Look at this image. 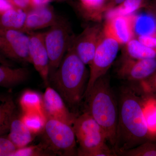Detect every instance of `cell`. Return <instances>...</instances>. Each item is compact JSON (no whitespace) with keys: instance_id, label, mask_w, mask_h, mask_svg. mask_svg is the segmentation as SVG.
<instances>
[{"instance_id":"obj_1","label":"cell","mask_w":156,"mask_h":156,"mask_svg":"<svg viewBox=\"0 0 156 156\" xmlns=\"http://www.w3.org/2000/svg\"><path fill=\"white\" fill-rule=\"evenodd\" d=\"M144 100L131 87L121 89L115 142L113 148L117 155L154 138L146 122Z\"/></svg>"},{"instance_id":"obj_2","label":"cell","mask_w":156,"mask_h":156,"mask_svg":"<svg viewBox=\"0 0 156 156\" xmlns=\"http://www.w3.org/2000/svg\"><path fill=\"white\" fill-rule=\"evenodd\" d=\"M86 66L76 53L72 40L58 69L49 78V83L70 108H76L84 97L89 78Z\"/></svg>"},{"instance_id":"obj_3","label":"cell","mask_w":156,"mask_h":156,"mask_svg":"<svg viewBox=\"0 0 156 156\" xmlns=\"http://www.w3.org/2000/svg\"><path fill=\"white\" fill-rule=\"evenodd\" d=\"M85 98L87 102L86 112L103 128L113 149L115 142L119 104L107 74L95 82Z\"/></svg>"},{"instance_id":"obj_4","label":"cell","mask_w":156,"mask_h":156,"mask_svg":"<svg viewBox=\"0 0 156 156\" xmlns=\"http://www.w3.org/2000/svg\"><path fill=\"white\" fill-rule=\"evenodd\" d=\"M72 127L79 145L77 155L117 156L114 150L107 145L104 130L89 113L86 112L76 117Z\"/></svg>"},{"instance_id":"obj_5","label":"cell","mask_w":156,"mask_h":156,"mask_svg":"<svg viewBox=\"0 0 156 156\" xmlns=\"http://www.w3.org/2000/svg\"><path fill=\"white\" fill-rule=\"evenodd\" d=\"M44 142L40 144L49 154L77 155L76 140L72 126L53 119H46L43 130Z\"/></svg>"},{"instance_id":"obj_6","label":"cell","mask_w":156,"mask_h":156,"mask_svg":"<svg viewBox=\"0 0 156 156\" xmlns=\"http://www.w3.org/2000/svg\"><path fill=\"white\" fill-rule=\"evenodd\" d=\"M73 39L68 20L57 16L55 22L44 33L45 44L49 58L50 76L58 69Z\"/></svg>"},{"instance_id":"obj_7","label":"cell","mask_w":156,"mask_h":156,"mask_svg":"<svg viewBox=\"0 0 156 156\" xmlns=\"http://www.w3.org/2000/svg\"><path fill=\"white\" fill-rule=\"evenodd\" d=\"M120 45L116 40L102 30L94 57L89 66V80L84 97L89 93L95 82L106 74L116 57Z\"/></svg>"},{"instance_id":"obj_8","label":"cell","mask_w":156,"mask_h":156,"mask_svg":"<svg viewBox=\"0 0 156 156\" xmlns=\"http://www.w3.org/2000/svg\"><path fill=\"white\" fill-rule=\"evenodd\" d=\"M28 35L20 31L0 29V51L7 58L30 63Z\"/></svg>"},{"instance_id":"obj_9","label":"cell","mask_w":156,"mask_h":156,"mask_svg":"<svg viewBox=\"0 0 156 156\" xmlns=\"http://www.w3.org/2000/svg\"><path fill=\"white\" fill-rule=\"evenodd\" d=\"M156 71V58L134 59L123 56L117 73L122 80L140 83Z\"/></svg>"},{"instance_id":"obj_10","label":"cell","mask_w":156,"mask_h":156,"mask_svg":"<svg viewBox=\"0 0 156 156\" xmlns=\"http://www.w3.org/2000/svg\"><path fill=\"white\" fill-rule=\"evenodd\" d=\"M29 53L30 63L44 81L45 85L49 86L50 66L49 56L44 42V33H29Z\"/></svg>"},{"instance_id":"obj_11","label":"cell","mask_w":156,"mask_h":156,"mask_svg":"<svg viewBox=\"0 0 156 156\" xmlns=\"http://www.w3.org/2000/svg\"><path fill=\"white\" fill-rule=\"evenodd\" d=\"M43 99V111L46 119L59 120L72 126L76 116L70 112L63 98L53 87L46 88Z\"/></svg>"},{"instance_id":"obj_12","label":"cell","mask_w":156,"mask_h":156,"mask_svg":"<svg viewBox=\"0 0 156 156\" xmlns=\"http://www.w3.org/2000/svg\"><path fill=\"white\" fill-rule=\"evenodd\" d=\"M102 30L103 27L100 24L90 26L79 36L73 39L76 53L86 65L89 66L92 62Z\"/></svg>"},{"instance_id":"obj_13","label":"cell","mask_w":156,"mask_h":156,"mask_svg":"<svg viewBox=\"0 0 156 156\" xmlns=\"http://www.w3.org/2000/svg\"><path fill=\"white\" fill-rule=\"evenodd\" d=\"M135 15H115L106 18L103 27L105 33L116 40L120 45L125 44L134 38Z\"/></svg>"},{"instance_id":"obj_14","label":"cell","mask_w":156,"mask_h":156,"mask_svg":"<svg viewBox=\"0 0 156 156\" xmlns=\"http://www.w3.org/2000/svg\"><path fill=\"white\" fill-rule=\"evenodd\" d=\"M57 16L51 7L47 5L27 11L24 26L20 31L29 33L50 27L56 21Z\"/></svg>"},{"instance_id":"obj_15","label":"cell","mask_w":156,"mask_h":156,"mask_svg":"<svg viewBox=\"0 0 156 156\" xmlns=\"http://www.w3.org/2000/svg\"><path fill=\"white\" fill-rule=\"evenodd\" d=\"M8 137L17 149L26 147L31 142L34 134L21 119H14L11 122Z\"/></svg>"},{"instance_id":"obj_16","label":"cell","mask_w":156,"mask_h":156,"mask_svg":"<svg viewBox=\"0 0 156 156\" xmlns=\"http://www.w3.org/2000/svg\"><path fill=\"white\" fill-rule=\"evenodd\" d=\"M29 75V71L26 68H12L7 66H0V87H15L25 82Z\"/></svg>"},{"instance_id":"obj_17","label":"cell","mask_w":156,"mask_h":156,"mask_svg":"<svg viewBox=\"0 0 156 156\" xmlns=\"http://www.w3.org/2000/svg\"><path fill=\"white\" fill-rule=\"evenodd\" d=\"M27 12L13 8L0 14V29L21 31L24 26Z\"/></svg>"},{"instance_id":"obj_18","label":"cell","mask_w":156,"mask_h":156,"mask_svg":"<svg viewBox=\"0 0 156 156\" xmlns=\"http://www.w3.org/2000/svg\"><path fill=\"white\" fill-rule=\"evenodd\" d=\"M15 108L11 96L0 95V136H4L9 132Z\"/></svg>"},{"instance_id":"obj_19","label":"cell","mask_w":156,"mask_h":156,"mask_svg":"<svg viewBox=\"0 0 156 156\" xmlns=\"http://www.w3.org/2000/svg\"><path fill=\"white\" fill-rule=\"evenodd\" d=\"M79 10L87 20L100 21L105 16V0H79Z\"/></svg>"},{"instance_id":"obj_20","label":"cell","mask_w":156,"mask_h":156,"mask_svg":"<svg viewBox=\"0 0 156 156\" xmlns=\"http://www.w3.org/2000/svg\"><path fill=\"white\" fill-rule=\"evenodd\" d=\"M125 57L134 59L156 58V49L147 47L133 38L126 44Z\"/></svg>"},{"instance_id":"obj_21","label":"cell","mask_w":156,"mask_h":156,"mask_svg":"<svg viewBox=\"0 0 156 156\" xmlns=\"http://www.w3.org/2000/svg\"><path fill=\"white\" fill-rule=\"evenodd\" d=\"M134 34L137 36L149 35L156 33V19L150 14H142L134 16Z\"/></svg>"},{"instance_id":"obj_22","label":"cell","mask_w":156,"mask_h":156,"mask_svg":"<svg viewBox=\"0 0 156 156\" xmlns=\"http://www.w3.org/2000/svg\"><path fill=\"white\" fill-rule=\"evenodd\" d=\"M20 107L23 113L28 112H43V99L37 92L27 90L20 97Z\"/></svg>"},{"instance_id":"obj_23","label":"cell","mask_w":156,"mask_h":156,"mask_svg":"<svg viewBox=\"0 0 156 156\" xmlns=\"http://www.w3.org/2000/svg\"><path fill=\"white\" fill-rule=\"evenodd\" d=\"M143 111L148 129L155 138L156 137V98L148 96L144 98Z\"/></svg>"},{"instance_id":"obj_24","label":"cell","mask_w":156,"mask_h":156,"mask_svg":"<svg viewBox=\"0 0 156 156\" xmlns=\"http://www.w3.org/2000/svg\"><path fill=\"white\" fill-rule=\"evenodd\" d=\"M21 119L34 134L43 131L46 119L43 112H32L23 113Z\"/></svg>"},{"instance_id":"obj_25","label":"cell","mask_w":156,"mask_h":156,"mask_svg":"<svg viewBox=\"0 0 156 156\" xmlns=\"http://www.w3.org/2000/svg\"><path fill=\"white\" fill-rule=\"evenodd\" d=\"M146 0H125L122 3L108 11L105 14V18L115 15H128L142 7Z\"/></svg>"},{"instance_id":"obj_26","label":"cell","mask_w":156,"mask_h":156,"mask_svg":"<svg viewBox=\"0 0 156 156\" xmlns=\"http://www.w3.org/2000/svg\"><path fill=\"white\" fill-rule=\"evenodd\" d=\"M120 155L127 156H156V142L147 140L136 147L122 152Z\"/></svg>"},{"instance_id":"obj_27","label":"cell","mask_w":156,"mask_h":156,"mask_svg":"<svg viewBox=\"0 0 156 156\" xmlns=\"http://www.w3.org/2000/svg\"><path fill=\"white\" fill-rule=\"evenodd\" d=\"M140 83L145 95L156 98V71L150 77Z\"/></svg>"},{"instance_id":"obj_28","label":"cell","mask_w":156,"mask_h":156,"mask_svg":"<svg viewBox=\"0 0 156 156\" xmlns=\"http://www.w3.org/2000/svg\"><path fill=\"white\" fill-rule=\"evenodd\" d=\"M17 149L9 137L0 136V156H14Z\"/></svg>"},{"instance_id":"obj_29","label":"cell","mask_w":156,"mask_h":156,"mask_svg":"<svg viewBox=\"0 0 156 156\" xmlns=\"http://www.w3.org/2000/svg\"><path fill=\"white\" fill-rule=\"evenodd\" d=\"M48 155L41 145L37 146L29 147L18 149L14 156H39Z\"/></svg>"},{"instance_id":"obj_30","label":"cell","mask_w":156,"mask_h":156,"mask_svg":"<svg viewBox=\"0 0 156 156\" xmlns=\"http://www.w3.org/2000/svg\"><path fill=\"white\" fill-rule=\"evenodd\" d=\"M137 40L147 47L156 49V33L138 37Z\"/></svg>"},{"instance_id":"obj_31","label":"cell","mask_w":156,"mask_h":156,"mask_svg":"<svg viewBox=\"0 0 156 156\" xmlns=\"http://www.w3.org/2000/svg\"><path fill=\"white\" fill-rule=\"evenodd\" d=\"M8 1L16 9H21L27 12L31 9L29 0H8Z\"/></svg>"},{"instance_id":"obj_32","label":"cell","mask_w":156,"mask_h":156,"mask_svg":"<svg viewBox=\"0 0 156 156\" xmlns=\"http://www.w3.org/2000/svg\"><path fill=\"white\" fill-rule=\"evenodd\" d=\"M125 1V0H105L104 7L105 14L108 11L121 5Z\"/></svg>"},{"instance_id":"obj_33","label":"cell","mask_w":156,"mask_h":156,"mask_svg":"<svg viewBox=\"0 0 156 156\" xmlns=\"http://www.w3.org/2000/svg\"><path fill=\"white\" fill-rule=\"evenodd\" d=\"M31 9H36L48 5L52 0H29Z\"/></svg>"},{"instance_id":"obj_34","label":"cell","mask_w":156,"mask_h":156,"mask_svg":"<svg viewBox=\"0 0 156 156\" xmlns=\"http://www.w3.org/2000/svg\"><path fill=\"white\" fill-rule=\"evenodd\" d=\"M13 8L8 0H0V14Z\"/></svg>"},{"instance_id":"obj_35","label":"cell","mask_w":156,"mask_h":156,"mask_svg":"<svg viewBox=\"0 0 156 156\" xmlns=\"http://www.w3.org/2000/svg\"><path fill=\"white\" fill-rule=\"evenodd\" d=\"M150 9L153 14H154L156 16V3H155L151 6Z\"/></svg>"},{"instance_id":"obj_36","label":"cell","mask_w":156,"mask_h":156,"mask_svg":"<svg viewBox=\"0 0 156 156\" xmlns=\"http://www.w3.org/2000/svg\"><path fill=\"white\" fill-rule=\"evenodd\" d=\"M52 1H58V2H59V1H64V0H52Z\"/></svg>"}]
</instances>
